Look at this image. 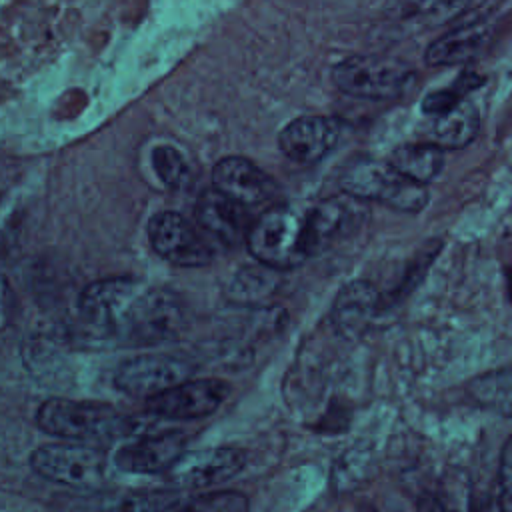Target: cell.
Instances as JSON below:
<instances>
[{
    "label": "cell",
    "mask_w": 512,
    "mask_h": 512,
    "mask_svg": "<svg viewBox=\"0 0 512 512\" xmlns=\"http://www.w3.org/2000/svg\"><path fill=\"white\" fill-rule=\"evenodd\" d=\"M180 498L176 492L168 490H150V492H132L110 502L106 512H166Z\"/></svg>",
    "instance_id": "cell-24"
},
{
    "label": "cell",
    "mask_w": 512,
    "mask_h": 512,
    "mask_svg": "<svg viewBox=\"0 0 512 512\" xmlns=\"http://www.w3.org/2000/svg\"><path fill=\"white\" fill-rule=\"evenodd\" d=\"M212 186L224 196L250 208L272 200L276 182L244 156H226L212 168Z\"/></svg>",
    "instance_id": "cell-13"
},
{
    "label": "cell",
    "mask_w": 512,
    "mask_h": 512,
    "mask_svg": "<svg viewBox=\"0 0 512 512\" xmlns=\"http://www.w3.org/2000/svg\"><path fill=\"white\" fill-rule=\"evenodd\" d=\"M480 130V114L478 108L464 100L456 108L446 114L434 116L426 124V136L430 144L438 148H464L470 144Z\"/></svg>",
    "instance_id": "cell-17"
},
{
    "label": "cell",
    "mask_w": 512,
    "mask_h": 512,
    "mask_svg": "<svg viewBox=\"0 0 512 512\" xmlns=\"http://www.w3.org/2000/svg\"><path fill=\"white\" fill-rule=\"evenodd\" d=\"M498 502L502 512H512V436L506 440L500 454Z\"/></svg>",
    "instance_id": "cell-25"
},
{
    "label": "cell",
    "mask_w": 512,
    "mask_h": 512,
    "mask_svg": "<svg viewBox=\"0 0 512 512\" xmlns=\"http://www.w3.org/2000/svg\"><path fill=\"white\" fill-rule=\"evenodd\" d=\"M78 312L96 332L130 346L166 340L180 322V304L174 294L128 276L88 284L78 296Z\"/></svg>",
    "instance_id": "cell-1"
},
{
    "label": "cell",
    "mask_w": 512,
    "mask_h": 512,
    "mask_svg": "<svg viewBox=\"0 0 512 512\" xmlns=\"http://www.w3.org/2000/svg\"><path fill=\"white\" fill-rule=\"evenodd\" d=\"M358 512H378L372 504H362L360 508H358Z\"/></svg>",
    "instance_id": "cell-28"
},
{
    "label": "cell",
    "mask_w": 512,
    "mask_h": 512,
    "mask_svg": "<svg viewBox=\"0 0 512 512\" xmlns=\"http://www.w3.org/2000/svg\"><path fill=\"white\" fill-rule=\"evenodd\" d=\"M378 308L380 296L376 288L364 280H354L346 284L334 300V324L344 334H356L366 328Z\"/></svg>",
    "instance_id": "cell-18"
},
{
    "label": "cell",
    "mask_w": 512,
    "mask_h": 512,
    "mask_svg": "<svg viewBox=\"0 0 512 512\" xmlns=\"http://www.w3.org/2000/svg\"><path fill=\"white\" fill-rule=\"evenodd\" d=\"M340 132V122L332 116H298L280 130L278 146L292 162L314 164L338 144Z\"/></svg>",
    "instance_id": "cell-12"
},
{
    "label": "cell",
    "mask_w": 512,
    "mask_h": 512,
    "mask_svg": "<svg viewBox=\"0 0 512 512\" xmlns=\"http://www.w3.org/2000/svg\"><path fill=\"white\" fill-rule=\"evenodd\" d=\"M228 394L230 386L220 378L186 380L146 400V412L172 420L202 418L216 412Z\"/></svg>",
    "instance_id": "cell-10"
},
{
    "label": "cell",
    "mask_w": 512,
    "mask_h": 512,
    "mask_svg": "<svg viewBox=\"0 0 512 512\" xmlns=\"http://www.w3.org/2000/svg\"><path fill=\"white\" fill-rule=\"evenodd\" d=\"M340 188L356 200H376L394 210L420 212L428 200V188L402 176L388 160L356 158L340 174Z\"/></svg>",
    "instance_id": "cell-3"
},
{
    "label": "cell",
    "mask_w": 512,
    "mask_h": 512,
    "mask_svg": "<svg viewBox=\"0 0 512 512\" xmlns=\"http://www.w3.org/2000/svg\"><path fill=\"white\" fill-rule=\"evenodd\" d=\"M470 512H502V508H500V502H498V498H492V496H488V498H484L482 502L474 504V508L470 506Z\"/></svg>",
    "instance_id": "cell-27"
},
{
    "label": "cell",
    "mask_w": 512,
    "mask_h": 512,
    "mask_svg": "<svg viewBox=\"0 0 512 512\" xmlns=\"http://www.w3.org/2000/svg\"><path fill=\"white\" fill-rule=\"evenodd\" d=\"M186 438L176 430L140 436L114 452V466L128 474H160L184 456Z\"/></svg>",
    "instance_id": "cell-11"
},
{
    "label": "cell",
    "mask_w": 512,
    "mask_h": 512,
    "mask_svg": "<svg viewBox=\"0 0 512 512\" xmlns=\"http://www.w3.org/2000/svg\"><path fill=\"white\" fill-rule=\"evenodd\" d=\"M248 508V498L234 490H214L186 500L180 498L182 512H248Z\"/></svg>",
    "instance_id": "cell-23"
},
{
    "label": "cell",
    "mask_w": 512,
    "mask_h": 512,
    "mask_svg": "<svg viewBox=\"0 0 512 512\" xmlns=\"http://www.w3.org/2000/svg\"><path fill=\"white\" fill-rule=\"evenodd\" d=\"M334 84L356 98L394 100L414 82V72L400 60L376 54H356L338 62L332 70Z\"/></svg>",
    "instance_id": "cell-5"
},
{
    "label": "cell",
    "mask_w": 512,
    "mask_h": 512,
    "mask_svg": "<svg viewBox=\"0 0 512 512\" xmlns=\"http://www.w3.org/2000/svg\"><path fill=\"white\" fill-rule=\"evenodd\" d=\"M196 220L206 234L230 246L246 242L250 226L254 222L250 220L246 206L238 204L236 200L224 196L214 188L200 194L196 202Z\"/></svg>",
    "instance_id": "cell-14"
},
{
    "label": "cell",
    "mask_w": 512,
    "mask_h": 512,
    "mask_svg": "<svg viewBox=\"0 0 512 512\" xmlns=\"http://www.w3.org/2000/svg\"><path fill=\"white\" fill-rule=\"evenodd\" d=\"M36 424L46 434L68 440H112L132 430V420L114 406L70 398L42 402L36 412Z\"/></svg>",
    "instance_id": "cell-2"
},
{
    "label": "cell",
    "mask_w": 512,
    "mask_h": 512,
    "mask_svg": "<svg viewBox=\"0 0 512 512\" xmlns=\"http://www.w3.org/2000/svg\"><path fill=\"white\" fill-rule=\"evenodd\" d=\"M276 270L266 266H246L238 270L232 284L228 286V292L232 298L242 302H258L272 294L276 288Z\"/></svg>",
    "instance_id": "cell-22"
},
{
    "label": "cell",
    "mask_w": 512,
    "mask_h": 512,
    "mask_svg": "<svg viewBox=\"0 0 512 512\" xmlns=\"http://www.w3.org/2000/svg\"><path fill=\"white\" fill-rule=\"evenodd\" d=\"M416 512H446V506L436 498V496H422L418 500V506H416Z\"/></svg>",
    "instance_id": "cell-26"
},
{
    "label": "cell",
    "mask_w": 512,
    "mask_h": 512,
    "mask_svg": "<svg viewBox=\"0 0 512 512\" xmlns=\"http://www.w3.org/2000/svg\"><path fill=\"white\" fill-rule=\"evenodd\" d=\"M246 246L258 264L276 272L296 268L310 256L304 218L286 206L266 208L252 222Z\"/></svg>",
    "instance_id": "cell-4"
},
{
    "label": "cell",
    "mask_w": 512,
    "mask_h": 512,
    "mask_svg": "<svg viewBox=\"0 0 512 512\" xmlns=\"http://www.w3.org/2000/svg\"><path fill=\"white\" fill-rule=\"evenodd\" d=\"M32 470L68 488H98L106 480V456L86 444L56 442L38 446L30 454Z\"/></svg>",
    "instance_id": "cell-6"
},
{
    "label": "cell",
    "mask_w": 512,
    "mask_h": 512,
    "mask_svg": "<svg viewBox=\"0 0 512 512\" xmlns=\"http://www.w3.org/2000/svg\"><path fill=\"white\" fill-rule=\"evenodd\" d=\"M348 198L332 196L320 200L302 216L310 256L330 244L346 226L354 222V210H350Z\"/></svg>",
    "instance_id": "cell-16"
},
{
    "label": "cell",
    "mask_w": 512,
    "mask_h": 512,
    "mask_svg": "<svg viewBox=\"0 0 512 512\" xmlns=\"http://www.w3.org/2000/svg\"><path fill=\"white\" fill-rule=\"evenodd\" d=\"M468 388L480 404L504 416H512V366L480 374Z\"/></svg>",
    "instance_id": "cell-20"
},
{
    "label": "cell",
    "mask_w": 512,
    "mask_h": 512,
    "mask_svg": "<svg viewBox=\"0 0 512 512\" xmlns=\"http://www.w3.org/2000/svg\"><path fill=\"white\" fill-rule=\"evenodd\" d=\"M150 158H152V168L164 186L172 190H184L190 186L192 170L180 150H176L170 144H158L152 150Z\"/></svg>",
    "instance_id": "cell-21"
},
{
    "label": "cell",
    "mask_w": 512,
    "mask_h": 512,
    "mask_svg": "<svg viewBox=\"0 0 512 512\" xmlns=\"http://www.w3.org/2000/svg\"><path fill=\"white\" fill-rule=\"evenodd\" d=\"M148 240L160 258L176 266L196 268L212 262L208 242H204L200 232L178 212H156L148 220Z\"/></svg>",
    "instance_id": "cell-8"
},
{
    "label": "cell",
    "mask_w": 512,
    "mask_h": 512,
    "mask_svg": "<svg viewBox=\"0 0 512 512\" xmlns=\"http://www.w3.org/2000/svg\"><path fill=\"white\" fill-rule=\"evenodd\" d=\"M192 366L182 358L168 354H138L124 362L114 372V386L134 398L150 400L186 380Z\"/></svg>",
    "instance_id": "cell-7"
},
{
    "label": "cell",
    "mask_w": 512,
    "mask_h": 512,
    "mask_svg": "<svg viewBox=\"0 0 512 512\" xmlns=\"http://www.w3.org/2000/svg\"><path fill=\"white\" fill-rule=\"evenodd\" d=\"M490 28L484 22H466L446 34L438 36L426 48V62L430 66H452L474 58L488 42Z\"/></svg>",
    "instance_id": "cell-15"
},
{
    "label": "cell",
    "mask_w": 512,
    "mask_h": 512,
    "mask_svg": "<svg viewBox=\"0 0 512 512\" xmlns=\"http://www.w3.org/2000/svg\"><path fill=\"white\" fill-rule=\"evenodd\" d=\"M246 466V452L234 446H212L184 456L170 468L168 480L176 488L200 490L220 486L242 472Z\"/></svg>",
    "instance_id": "cell-9"
},
{
    "label": "cell",
    "mask_w": 512,
    "mask_h": 512,
    "mask_svg": "<svg viewBox=\"0 0 512 512\" xmlns=\"http://www.w3.org/2000/svg\"><path fill=\"white\" fill-rule=\"evenodd\" d=\"M166 512H182V510H180V500H178L170 510H166Z\"/></svg>",
    "instance_id": "cell-29"
},
{
    "label": "cell",
    "mask_w": 512,
    "mask_h": 512,
    "mask_svg": "<svg viewBox=\"0 0 512 512\" xmlns=\"http://www.w3.org/2000/svg\"><path fill=\"white\" fill-rule=\"evenodd\" d=\"M388 162L406 178L428 184L444 168V150L430 142H408L392 150Z\"/></svg>",
    "instance_id": "cell-19"
}]
</instances>
